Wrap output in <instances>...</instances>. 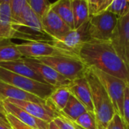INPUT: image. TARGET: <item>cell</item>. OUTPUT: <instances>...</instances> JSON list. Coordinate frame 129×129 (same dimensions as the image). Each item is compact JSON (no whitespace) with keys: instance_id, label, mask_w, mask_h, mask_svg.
Masks as SVG:
<instances>
[{"instance_id":"6da1fadb","label":"cell","mask_w":129,"mask_h":129,"mask_svg":"<svg viewBox=\"0 0 129 129\" xmlns=\"http://www.w3.org/2000/svg\"><path fill=\"white\" fill-rule=\"evenodd\" d=\"M79 58L89 68H96L129 84V64L118 55L110 42L91 40L82 46Z\"/></svg>"},{"instance_id":"7a4b0ae2","label":"cell","mask_w":129,"mask_h":129,"mask_svg":"<svg viewBox=\"0 0 129 129\" xmlns=\"http://www.w3.org/2000/svg\"><path fill=\"white\" fill-rule=\"evenodd\" d=\"M85 77L90 87L94 111L98 122L107 128L108 123L116 113L112 100L92 69L88 68Z\"/></svg>"},{"instance_id":"3957f363","label":"cell","mask_w":129,"mask_h":129,"mask_svg":"<svg viewBox=\"0 0 129 129\" xmlns=\"http://www.w3.org/2000/svg\"><path fill=\"white\" fill-rule=\"evenodd\" d=\"M34 59L51 67L59 74L70 81L85 77L89 68L79 57L69 55L40 57Z\"/></svg>"},{"instance_id":"277c9868","label":"cell","mask_w":129,"mask_h":129,"mask_svg":"<svg viewBox=\"0 0 129 129\" xmlns=\"http://www.w3.org/2000/svg\"><path fill=\"white\" fill-rule=\"evenodd\" d=\"M0 80L46 100L55 87L50 84L17 75L0 67Z\"/></svg>"},{"instance_id":"5b68a950","label":"cell","mask_w":129,"mask_h":129,"mask_svg":"<svg viewBox=\"0 0 129 129\" xmlns=\"http://www.w3.org/2000/svg\"><path fill=\"white\" fill-rule=\"evenodd\" d=\"M119 18L117 15L108 11L90 15L88 30L91 39L110 42Z\"/></svg>"},{"instance_id":"8992f818","label":"cell","mask_w":129,"mask_h":129,"mask_svg":"<svg viewBox=\"0 0 129 129\" xmlns=\"http://www.w3.org/2000/svg\"><path fill=\"white\" fill-rule=\"evenodd\" d=\"M91 40L88 30V21H87L79 27L71 30L61 38L53 40L50 43L67 53L79 57V52L82 46Z\"/></svg>"},{"instance_id":"52a82bcc","label":"cell","mask_w":129,"mask_h":129,"mask_svg":"<svg viewBox=\"0 0 129 129\" xmlns=\"http://www.w3.org/2000/svg\"><path fill=\"white\" fill-rule=\"evenodd\" d=\"M91 69H92L107 91L116 113L123 118V100L125 90L128 84L118 78L110 75L96 68Z\"/></svg>"},{"instance_id":"ba28073f","label":"cell","mask_w":129,"mask_h":129,"mask_svg":"<svg viewBox=\"0 0 129 129\" xmlns=\"http://www.w3.org/2000/svg\"><path fill=\"white\" fill-rule=\"evenodd\" d=\"M16 46L22 56L24 58L37 59L40 57L53 56L58 55L71 56L54 46L50 42L26 41L21 43H16Z\"/></svg>"},{"instance_id":"9c48e42d","label":"cell","mask_w":129,"mask_h":129,"mask_svg":"<svg viewBox=\"0 0 129 129\" xmlns=\"http://www.w3.org/2000/svg\"><path fill=\"white\" fill-rule=\"evenodd\" d=\"M110 43L118 55L129 64V13L119 18Z\"/></svg>"},{"instance_id":"30bf717a","label":"cell","mask_w":129,"mask_h":129,"mask_svg":"<svg viewBox=\"0 0 129 129\" xmlns=\"http://www.w3.org/2000/svg\"><path fill=\"white\" fill-rule=\"evenodd\" d=\"M23 61L31 67L33 69L36 71L44 79L46 84L57 88L63 86H67L70 84L72 81L66 78L51 67L36 60L34 59L24 58L23 57Z\"/></svg>"},{"instance_id":"8fae6325","label":"cell","mask_w":129,"mask_h":129,"mask_svg":"<svg viewBox=\"0 0 129 129\" xmlns=\"http://www.w3.org/2000/svg\"><path fill=\"white\" fill-rule=\"evenodd\" d=\"M6 101L15 105L16 106L23 109L30 115L43 120L47 122H51L60 115V113L51 108L47 103L42 104L31 101L17 100H5Z\"/></svg>"},{"instance_id":"7c38bea8","label":"cell","mask_w":129,"mask_h":129,"mask_svg":"<svg viewBox=\"0 0 129 129\" xmlns=\"http://www.w3.org/2000/svg\"><path fill=\"white\" fill-rule=\"evenodd\" d=\"M41 20L45 32L53 40L61 38L72 30L51 8L45 13Z\"/></svg>"},{"instance_id":"4fadbf2b","label":"cell","mask_w":129,"mask_h":129,"mask_svg":"<svg viewBox=\"0 0 129 129\" xmlns=\"http://www.w3.org/2000/svg\"><path fill=\"white\" fill-rule=\"evenodd\" d=\"M68 87L71 94H73L78 100H79L88 111L94 113L91 90L85 77L79 78L72 81L68 85Z\"/></svg>"},{"instance_id":"5bb4252c","label":"cell","mask_w":129,"mask_h":129,"mask_svg":"<svg viewBox=\"0 0 129 129\" xmlns=\"http://www.w3.org/2000/svg\"><path fill=\"white\" fill-rule=\"evenodd\" d=\"M4 109L6 113H10L15 116L17 119H19L23 123L27 125L33 129H49V123L41 120L23 109L16 106L15 105L6 101H2Z\"/></svg>"},{"instance_id":"9a60e30c","label":"cell","mask_w":129,"mask_h":129,"mask_svg":"<svg viewBox=\"0 0 129 129\" xmlns=\"http://www.w3.org/2000/svg\"><path fill=\"white\" fill-rule=\"evenodd\" d=\"M17 100L46 104V100L0 80V100Z\"/></svg>"},{"instance_id":"2e32d148","label":"cell","mask_w":129,"mask_h":129,"mask_svg":"<svg viewBox=\"0 0 129 129\" xmlns=\"http://www.w3.org/2000/svg\"><path fill=\"white\" fill-rule=\"evenodd\" d=\"M0 67L7 69L10 71H12L14 73H16L17 75L33 79L39 82L45 83L42 77L36 71H35L28 65H26L23 61V59L14 60V61L0 62Z\"/></svg>"},{"instance_id":"e0dca14e","label":"cell","mask_w":129,"mask_h":129,"mask_svg":"<svg viewBox=\"0 0 129 129\" xmlns=\"http://www.w3.org/2000/svg\"><path fill=\"white\" fill-rule=\"evenodd\" d=\"M70 96L71 93L68 85L57 87L46 100V103L51 108L60 113L65 108Z\"/></svg>"},{"instance_id":"ac0fdd59","label":"cell","mask_w":129,"mask_h":129,"mask_svg":"<svg viewBox=\"0 0 129 129\" xmlns=\"http://www.w3.org/2000/svg\"><path fill=\"white\" fill-rule=\"evenodd\" d=\"M50 8L56 13L72 30L75 29L72 0H57L51 4Z\"/></svg>"},{"instance_id":"d6986e66","label":"cell","mask_w":129,"mask_h":129,"mask_svg":"<svg viewBox=\"0 0 129 129\" xmlns=\"http://www.w3.org/2000/svg\"><path fill=\"white\" fill-rule=\"evenodd\" d=\"M75 29L79 27L90 17L88 0H72Z\"/></svg>"},{"instance_id":"ffe728a7","label":"cell","mask_w":129,"mask_h":129,"mask_svg":"<svg viewBox=\"0 0 129 129\" xmlns=\"http://www.w3.org/2000/svg\"><path fill=\"white\" fill-rule=\"evenodd\" d=\"M16 43L10 39L0 40V62H10L22 59Z\"/></svg>"},{"instance_id":"44dd1931","label":"cell","mask_w":129,"mask_h":129,"mask_svg":"<svg viewBox=\"0 0 129 129\" xmlns=\"http://www.w3.org/2000/svg\"><path fill=\"white\" fill-rule=\"evenodd\" d=\"M88 111L84 105L71 94L65 108L60 113L72 122H75L81 115Z\"/></svg>"},{"instance_id":"7402d4cb","label":"cell","mask_w":129,"mask_h":129,"mask_svg":"<svg viewBox=\"0 0 129 129\" xmlns=\"http://www.w3.org/2000/svg\"><path fill=\"white\" fill-rule=\"evenodd\" d=\"M74 122L84 129H98V125L95 114L89 111L84 113Z\"/></svg>"},{"instance_id":"603a6c76","label":"cell","mask_w":129,"mask_h":129,"mask_svg":"<svg viewBox=\"0 0 129 129\" xmlns=\"http://www.w3.org/2000/svg\"><path fill=\"white\" fill-rule=\"evenodd\" d=\"M0 23L12 28L17 23L13 17L11 4L8 2L0 3Z\"/></svg>"},{"instance_id":"cb8c5ba5","label":"cell","mask_w":129,"mask_h":129,"mask_svg":"<svg viewBox=\"0 0 129 129\" xmlns=\"http://www.w3.org/2000/svg\"><path fill=\"white\" fill-rule=\"evenodd\" d=\"M106 11L112 12L119 17L129 13V0H113Z\"/></svg>"},{"instance_id":"d4e9b609","label":"cell","mask_w":129,"mask_h":129,"mask_svg":"<svg viewBox=\"0 0 129 129\" xmlns=\"http://www.w3.org/2000/svg\"><path fill=\"white\" fill-rule=\"evenodd\" d=\"M26 3L40 18L50 8L51 4L48 0H26Z\"/></svg>"},{"instance_id":"484cf974","label":"cell","mask_w":129,"mask_h":129,"mask_svg":"<svg viewBox=\"0 0 129 129\" xmlns=\"http://www.w3.org/2000/svg\"><path fill=\"white\" fill-rule=\"evenodd\" d=\"M10 4L13 17L17 21L20 19L21 12L26 4V0H11Z\"/></svg>"},{"instance_id":"4316f807","label":"cell","mask_w":129,"mask_h":129,"mask_svg":"<svg viewBox=\"0 0 129 129\" xmlns=\"http://www.w3.org/2000/svg\"><path fill=\"white\" fill-rule=\"evenodd\" d=\"M107 129H128V126L123 118L118 113H116L108 123Z\"/></svg>"},{"instance_id":"83f0119b","label":"cell","mask_w":129,"mask_h":129,"mask_svg":"<svg viewBox=\"0 0 129 129\" xmlns=\"http://www.w3.org/2000/svg\"><path fill=\"white\" fill-rule=\"evenodd\" d=\"M53 121L60 129H76L73 122L69 120L60 113V115L56 117Z\"/></svg>"},{"instance_id":"f1b7e54d","label":"cell","mask_w":129,"mask_h":129,"mask_svg":"<svg viewBox=\"0 0 129 129\" xmlns=\"http://www.w3.org/2000/svg\"><path fill=\"white\" fill-rule=\"evenodd\" d=\"M123 119L129 127V84H128L125 90L124 100H123Z\"/></svg>"},{"instance_id":"f546056e","label":"cell","mask_w":129,"mask_h":129,"mask_svg":"<svg viewBox=\"0 0 129 129\" xmlns=\"http://www.w3.org/2000/svg\"><path fill=\"white\" fill-rule=\"evenodd\" d=\"M6 118L8 121L12 129H33L27 125L23 123L19 119H17L15 116L10 113H6Z\"/></svg>"},{"instance_id":"4dcf8cb0","label":"cell","mask_w":129,"mask_h":129,"mask_svg":"<svg viewBox=\"0 0 129 129\" xmlns=\"http://www.w3.org/2000/svg\"><path fill=\"white\" fill-rule=\"evenodd\" d=\"M15 34V30L12 27L3 25L2 24L0 23V40L14 39Z\"/></svg>"},{"instance_id":"1f68e13d","label":"cell","mask_w":129,"mask_h":129,"mask_svg":"<svg viewBox=\"0 0 129 129\" xmlns=\"http://www.w3.org/2000/svg\"><path fill=\"white\" fill-rule=\"evenodd\" d=\"M113 0H99L98 7V13L104 11L107 8L111 5Z\"/></svg>"},{"instance_id":"d6a6232c","label":"cell","mask_w":129,"mask_h":129,"mask_svg":"<svg viewBox=\"0 0 129 129\" xmlns=\"http://www.w3.org/2000/svg\"><path fill=\"white\" fill-rule=\"evenodd\" d=\"M0 125H4L5 127H8L9 128H11L8 121L7 120V118H6V115H4L2 113H0Z\"/></svg>"},{"instance_id":"836d02e7","label":"cell","mask_w":129,"mask_h":129,"mask_svg":"<svg viewBox=\"0 0 129 129\" xmlns=\"http://www.w3.org/2000/svg\"><path fill=\"white\" fill-rule=\"evenodd\" d=\"M49 129H60L55 123L54 121H51L49 122Z\"/></svg>"},{"instance_id":"e575fe53","label":"cell","mask_w":129,"mask_h":129,"mask_svg":"<svg viewBox=\"0 0 129 129\" xmlns=\"http://www.w3.org/2000/svg\"><path fill=\"white\" fill-rule=\"evenodd\" d=\"M0 113H2V114H4V115H6V112H5V109H4L3 103H2V102L1 100H0Z\"/></svg>"},{"instance_id":"d590c367","label":"cell","mask_w":129,"mask_h":129,"mask_svg":"<svg viewBox=\"0 0 129 129\" xmlns=\"http://www.w3.org/2000/svg\"><path fill=\"white\" fill-rule=\"evenodd\" d=\"M98 129H107L106 127H104V125H102L101 124L98 123Z\"/></svg>"},{"instance_id":"8d00e7d4","label":"cell","mask_w":129,"mask_h":129,"mask_svg":"<svg viewBox=\"0 0 129 129\" xmlns=\"http://www.w3.org/2000/svg\"><path fill=\"white\" fill-rule=\"evenodd\" d=\"M11 0H0V3H4V2H8L10 3Z\"/></svg>"},{"instance_id":"74e56055","label":"cell","mask_w":129,"mask_h":129,"mask_svg":"<svg viewBox=\"0 0 129 129\" xmlns=\"http://www.w3.org/2000/svg\"><path fill=\"white\" fill-rule=\"evenodd\" d=\"M73 123H74V125H75V128H76V129H84V128H81L80 126H79L78 125H76L74 122H73Z\"/></svg>"},{"instance_id":"f35d334b","label":"cell","mask_w":129,"mask_h":129,"mask_svg":"<svg viewBox=\"0 0 129 129\" xmlns=\"http://www.w3.org/2000/svg\"><path fill=\"white\" fill-rule=\"evenodd\" d=\"M0 129H12V128H8V127H5V126H4V125H0Z\"/></svg>"},{"instance_id":"ab89813d","label":"cell","mask_w":129,"mask_h":129,"mask_svg":"<svg viewBox=\"0 0 129 129\" xmlns=\"http://www.w3.org/2000/svg\"><path fill=\"white\" fill-rule=\"evenodd\" d=\"M128 129H129V127H128Z\"/></svg>"}]
</instances>
